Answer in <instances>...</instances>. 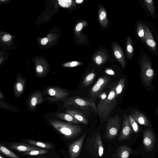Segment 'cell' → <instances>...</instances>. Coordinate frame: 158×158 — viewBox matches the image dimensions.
<instances>
[{"label": "cell", "mask_w": 158, "mask_h": 158, "mask_svg": "<svg viewBox=\"0 0 158 158\" xmlns=\"http://www.w3.org/2000/svg\"><path fill=\"white\" fill-rule=\"evenodd\" d=\"M128 117L133 130L135 133H138L139 131V128L136 122L133 118L131 115H129Z\"/></svg>", "instance_id": "31"}, {"label": "cell", "mask_w": 158, "mask_h": 158, "mask_svg": "<svg viewBox=\"0 0 158 158\" xmlns=\"http://www.w3.org/2000/svg\"><path fill=\"white\" fill-rule=\"evenodd\" d=\"M145 31V42L153 50H155L156 43L153 38L152 34L148 27H144Z\"/></svg>", "instance_id": "17"}, {"label": "cell", "mask_w": 158, "mask_h": 158, "mask_svg": "<svg viewBox=\"0 0 158 158\" xmlns=\"http://www.w3.org/2000/svg\"><path fill=\"white\" fill-rule=\"evenodd\" d=\"M65 112L73 117L74 118L80 122L81 123L85 124L88 123V121L85 114L81 111L76 110L68 109L65 110Z\"/></svg>", "instance_id": "14"}, {"label": "cell", "mask_w": 158, "mask_h": 158, "mask_svg": "<svg viewBox=\"0 0 158 158\" xmlns=\"http://www.w3.org/2000/svg\"><path fill=\"white\" fill-rule=\"evenodd\" d=\"M110 78L106 76L100 77L90 90L89 99L94 102L105 88L110 81Z\"/></svg>", "instance_id": "7"}, {"label": "cell", "mask_w": 158, "mask_h": 158, "mask_svg": "<svg viewBox=\"0 0 158 158\" xmlns=\"http://www.w3.org/2000/svg\"><path fill=\"white\" fill-rule=\"evenodd\" d=\"M26 141L31 145L37 147L47 149H52L53 148V145L50 143L44 142L33 140H27Z\"/></svg>", "instance_id": "19"}, {"label": "cell", "mask_w": 158, "mask_h": 158, "mask_svg": "<svg viewBox=\"0 0 158 158\" xmlns=\"http://www.w3.org/2000/svg\"><path fill=\"white\" fill-rule=\"evenodd\" d=\"M48 152V150L39 149L25 152L23 153V154L26 155L33 156L45 154L47 153Z\"/></svg>", "instance_id": "27"}, {"label": "cell", "mask_w": 158, "mask_h": 158, "mask_svg": "<svg viewBox=\"0 0 158 158\" xmlns=\"http://www.w3.org/2000/svg\"><path fill=\"white\" fill-rule=\"evenodd\" d=\"M8 147L18 151L25 152L40 149L38 147L31 145L19 143H12Z\"/></svg>", "instance_id": "13"}, {"label": "cell", "mask_w": 158, "mask_h": 158, "mask_svg": "<svg viewBox=\"0 0 158 158\" xmlns=\"http://www.w3.org/2000/svg\"><path fill=\"white\" fill-rule=\"evenodd\" d=\"M115 83L111 86L107 97L100 101L97 105L98 113L100 120L102 123L107 120L116 103L117 98L115 96V89L116 85Z\"/></svg>", "instance_id": "2"}, {"label": "cell", "mask_w": 158, "mask_h": 158, "mask_svg": "<svg viewBox=\"0 0 158 158\" xmlns=\"http://www.w3.org/2000/svg\"><path fill=\"white\" fill-rule=\"evenodd\" d=\"M113 50L115 57L122 66L125 67V61L123 52L119 45L115 43L113 44Z\"/></svg>", "instance_id": "16"}, {"label": "cell", "mask_w": 158, "mask_h": 158, "mask_svg": "<svg viewBox=\"0 0 158 158\" xmlns=\"http://www.w3.org/2000/svg\"><path fill=\"white\" fill-rule=\"evenodd\" d=\"M133 131L128 117L125 116L123 121L122 129L118 137V140L122 141L128 139L131 136Z\"/></svg>", "instance_id": "8"}, {"label": "cell", "mask_w": 158, "mask_h": 158, "mask_svg": "<svg viewBox=\"0 0 158 158\" xmlns=\"http://www.w3.org/2000/svg\"><path fill=\"white\" fill-rule=\"evenodd\" d=\"M131 115L136 122L140 124L150 126V123L148 120L141 112L136 110H133L131 113Z\"/></svg>", "instance_id": "15"}, {"label": "cell", "mask_w": 158, "mask_h": 158, "mask_svg": "<svg viewBox=\"0 0 158 158\" xmlns=\"http://www.w3.org/2000/svg\"><path fill=\"white\" fill-rule=\"evenodd\" d=\"M157 113H158V110H157Z\"/></svg>", "instance_id": "41"}, {"label": "cell", "mask_w": 158, "mask_h": 158, "mask_svg": "<svg viewBox=\"0 0 158 158\" xmlns=\"http://www.w3.org/2000/svg\"><path fill=\"white\" fill-rule=\"evenodd\" d=\"M137 32L139 36L145 42L144 27L141 23H139L137 25Z\"/></svg>", "instance_id": "28"}, {"label": "cell", "mask_w": 158, "mask_h": 158, "mask_svg": "<svg viewBox=\"0 0 158 158\" xmlns=\"http://www.w3.org/2000/svg\"><path fill=\"white\" fill-rule=\"evenodd\" d=\"M106 136L109 139L115 137L120 127L121 118L118 115L109 116L107 120Z\"/></svg>", "instance_id": "4"}, {"label": "cell", "mask_w": 158, "mask_h": 158, "mask_svg": "<svg viewBox=\"0 0 158 158\" xmlns=\"http://www.w3.org/2000/svg\"><path fill=\"white\" fill-rule=\"evenodd\" d=\"M132 150L129 147L124 146L119 148L118 155L119 158H128Z\"/></svg>", "instance_id": "20"}, {"label": "cell", "mask_w": 158, "mask_h": 158, "mask_svg": "<svg viewBox=\"0 0 158 158\" xmlns=\"http://www.w3.org/2000/svg\"><path fill=\"white\" fill-rule=\"evenodd\" d=\"M105 72L106 74L110 75H114L115 74L114 71L111 69H106L105 71Z\"/></svg>", "instance_id": "35"}, {"label": "cell", "mask_w": 158, "mask_h": 158, "mask_svg": "<svg viewBox=\"0 0 158 158\" xmlns=\"http://www.w3.org/2000/svg\"><path fill=\"white\" fill-rule=\"evenodd\" d=\"M48 39L47 38H44L41 40V43L42 45H44L48 43Z\"/></svg>", "instance_id": "37"}, {"label": "cell", "mask_w": 158, "mask_h": 158, "mask_svg": "<svg viewBox=\"0 0 158 158\" xmlns=\"http://www.w3.org/2000/svg\"><path fill=\"white\" fill-rule=\"evenodd\" d=\"M96 76L95 73L93 72L87 74L84 77L82 82V85L87 87L94 80Z\"/></svg>", "instance_id": "22"}, {"label": "cell", "mask_w": 158, "mask_h": 158, "mask_svg": "<svg viewBox=\"0 0 158 158\" xmlns=\"http://www.w3.org/2000/svg\"><path fill=\"white\" fill-rule=\"evenodd\" d=\"M85 134L71 143L69 146V152L71 158H77L80 152Z\"/></svg>", "instance_id": "10"}, {"label": "cell", "mask_w": 158, "mask_h": 158, "mask_svg": "<svg viewBox=\"0 0 158 158\" xmlns=\"http://www.w3.org/2000/svg\"><path fill=\"white\" fill-rule=\"evenodd\" d=\"M64 108L77 110L87 115L92 112L98 113L97 107L94 102L79 96H71L63 100Z\"/></svg>", "instance_id": "1"}, {"label": "cell", "mask_w": 158, "mask_h": 158, "mask_svg": "<svg viewBox=\"0 0 158 158\" xmlns=\"http://www.w3.org/2000/svg\"><path fill=\"white\" fill-rule=\"evenodd\" d=\"M58 2L59 5L63 7H69L72 3V1L71 0H59Z\"/></svg>", "instance_id": "32"}, {"label": "cell", "mask_w": 158, "mask_h": 158, "mask_svg": "<svg viewBox=\"0 0 158 158\" xmlns=\"http://www.w3.org/2000/svg\"><path fill=\"white\" fill-rule=\"evenodd\" d=\"M0 98L1 99H4V95L2 92L0 90Z\"/></svg>", "instance_id": "38"}, {"label": "cell", "mask_w": 158, "mask_h": 158, "mask_svg": "<svg viewBox=\"0 0 158 158\" xmlns=\"http://www.w3.org/2000/svg\"><path fill=\"white\" fill-rule=\"evenodd\" d=\"M49 122L54 128L69 140L77 136L81 132V127L69 123L52 118L49 120Z\"/></svg>", "instance_id": "3"}, {"label": "cell", "mask_w": 158, "mask_h": 158, "mask_svg": "<svg viewBox=\"0 0 158 158\" xmlns=\"http://www.w3.org/2000/svg\"><path fill=\"white\" fill-rule=\"evenodd\" d=\"M26 80L21 75H18L14 85L15 97L17 98L20 97L24 92Z\"/></svg>", "instance_id": "11"}, {"label": "cell", "mask_w": 158, "mask_h": 158, "mask_svg": "<svg viewBox=\"0 0 158 158\" xmlns=\"http://www.w3.org/2000/svg\"><path fill=\"white\" fill-rule=\"evenodd\" d=\"M82 63L77 61L68 62L63 64V66L66 67H73L81 65Z\"/></svg>", "instance_id": "33"}, {"label": "cell", "mask_w": 158, "mask_h": 158, "mask_svg": "<svg viewBox=\"0 0 158 158\" xmlns=\"http://www.w3.org/2000/svg\"><path fill=\"white\" fill-rule=\"evenodd\" d=\"M0 158H4L1 155H0Z\"/></svg>", "instance_id": "40"}, {"label": "cell", "mask_w": 158, "mask_h": 158, "mask_svg": "<svg viewBox=\"0 0 158 158\" xmlns=\"http://www.w3.org/2000/svg\"><path fill=\"white\" fill-rule=\"evenodd\" d=\"M105 56L101 52H97L93 58L94 63L97 65H99L104 63L106 60Z\"/></svg>", "instance_id": "25"}, {"label": "cell", "mask_w": 158, "mask_h": 158, "mask_svg": "<svg viewBox=\"0 0 158 158\" xmlns=\"http://www.w3.org/2000/svg\"><path fill=\"white\" fill-rule=\"evenodd\" d=\"M99 19L100 22L104 26H106L108 24L105 9L103 7L100 8L99 11Z\"/></svg>", "instance_id": "23"}, {"label": "cell", "mask_w": 158, "mask_h": 158, "mask_svg": "<svg viewBox=\"0 0 158 158\" xmlns=\"http://www.w3.org/2000/svg\"><path fill=\"white\" fill-rule=\"evenodd\" d=\"M0 150L5 155L10 158H19L15 153L1 144H0Z\"/></svg>", "instance_id": "26"}, {"label": "cell", "mask_w": 158, "mask_h": 158, "mask_svg": "<svg viewBox=\"0 0 158 158\" xmlns=\"http://www.w3.org/2000/svg\"><path fill=\"white\" fill-rule=\"evenodd\" d=\"M11 36L9 35H5L2 38L3 40L4 41H7L9 40L11 38Z\"/></svg>", "instance_id": "36"}, {"label": "cell", "mask_w": 158, "mask_h": 158, "mask_svg": "<svg viewBox=\"0 0 158 158\" xmlns=\"http://www.w3.org/2000/svg\"><path fill=\"white\" fill-rule=\"evenodd\" d=\"M83 27V24L82 23L80 22L78 23L76 26V30L77 31H80Z\"/></svg>", "instance_id": "34"}, {"label": "cell", "mask_w": 158, "mask_h": 158, "mask_svg": "<svg viewBox=\"0 0 158 158\" xmlns=\"http://www.w3.org/2000/svg\"><path fill=\"white\" fill-rule=\"evenodd\" d=\"M156 140L155 135L150 129L145 130L143 134V142L146 150L149 152L153 148Z\"/></svg>", "instance_id": "9"}, {"label": "cell", "mask_w": 158, "mask_h": 158, "mask_svg": "<svg viewBox=\"0 0 158 158\" xmlns=\"http://www.w3.org/2000/svg\"><path fill=\"white\" fill-rule=\"evenodd\" d=\"M43 101L41 93L37 91L33 93L29 97L28 105L29 109L34 110L38 105L40 104Z\"/></svg>", "instance_id": "12"}, {"label": "cell", "mask_w": 158, "mask_h": 158, "mask_svg": "<svg viewBox=\"0 0 158 158\" xmlns=\"http://www.w3.org/2000/svg\"><path fill=\"white\" fill-rule=\"evenodd\" d=\"M125 84L124 78H121L115 86V94L116 97L117 98L123 89Z\"/></svg>", "instance_id": "21"}, {"label": "cell", "mask_w": 158, "mask_h": 158, "mask_svg": "<svg viewBox=\"0 0 158 158\" xmlns=\"http://www.w3.org/2000/svg\"><path fill=\"white\" fill-rule=\"evenodd\" d=\"M55 115L57 118L69 122L77 124L81 123L80 122L74 118L72 116L66 113L57 112Z\"/></svg>", "instance_id": "18"}, {"label": "cell", "mask_w": 158, "mask_h": 158, "mask_svg": "<svg viewBox=\"0 0 158 158\" xmlns=\"http://www.w3.org/2000/svg\"><path fill=\"white\" fill-rule=\"evenodd\" d=\"M141 72L143 81L145 85H150L154 76V72L150 61L146 56L142 58L141 62Z\"/></svg>", "instance_id": "6"}, {"label": "cell", "mask_w": 158, "mask_h": 158, "mask_svg": "<svg viewBox=\"0 0 158 158\" xmlns=\"http://www.w3.org/2000/svg\"><path fill=\"white\" fill-rule=\"evenodd\" d=\"M127 51L128 57L131 58L133 51L131 41L130 37L128 36L127 42Z\"/></svg>", "instance_id": "29"}, {"label": "cell", "mask_w": 158, "mask_h": 158, "mask_svg": "<svg viewBox=\"0 0 158 158\" xmlns=\"http://www.w3.org/2000/svg\"><path fill=\"white\" fill-rule=\"evenodd\" d=\"M95 143L100 156H102L103 154L104 148L101 138L99 134L97 133L96 135Z\"/></svg>", "instance_id": "24"}, {"label": "cell", "mask_w": 158, "mask_h": 158, "mask_svg": "<svg viewBox=\"0 0 158 158\" xmlns=\"http://www.w3.org/2000/svg\"><path fill=\"white\" fill-rule=\"evenodd\" d=\"M143 1L150 14L152 15H154L155 9L153 1L152 0H145Z\"/></svg>", "instance_id": "30"}, {"label": "cell", "mask_w": 158, "mask_h": 158, "mask_svg": "<svg viewBox=\"0 0 158 158\" xmlns=\"http://www.w3.org/2000/svg\"><path fill=\"white\" fill-rule=\"evenodd\" d=\"M43 94L49 96L48 99L52 102L63 100L69 95L66 90L56 86H48L45 89Z\"/></svg>", "instance_id": "5"}, {"label": "cell", "mask_w": 158, "mask_h": 158, "mask_svg": "<svg viewBox=\"0 0 158 158\" xmlns=\"http://www.w3.org/2000/svg\"><path fill=\"white\" fill-rule=\"evenodd\" d=\"M83 1V0H76L75 2L77 3H81Z\"/></svg>", "instance_id": "39"}]
</instances>
